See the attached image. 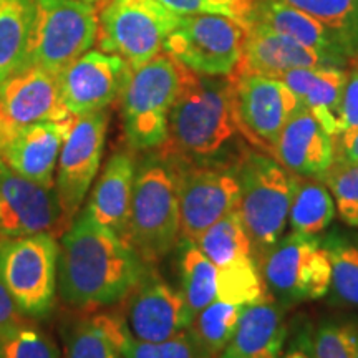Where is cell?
I'll return each instance as SVG.
<instances>
[{
  "mask_svg": "<svg viewBox=\"0 0 358 358\" xmlns=\"http://www.w3.org/2000/svg\"><path fill=\"white\" fill-rule=\"evenodd\" d=\"M231 78L237 128L249 145L274 158L277 140L302 108L301 100L279 78L254 73H234Z\"/></svg>",
  "mask_w": 358,
  "mask_h": 358,
  "instance_id": "obj_11",
  "label": "cell"
},
{
  "mask_svg": "<svg viewBox=\"0 0 358 358\" xmlns=\"http://www.w3.org/2000/svg\"><path fill=\"white\" fill-rule=\"evenodd\" d=\"M313 358H358V329L345 322L325 320L310 335Z\"/></svg>",
  "mask_w": 358,
  "mask_h": 358,
  "instance_id": "obj_36",
  "label": "cell"
},
{
  "mask_svg": "<svg viewBox=\"0 0 358 358\" xmlns=\"http://www.w3.org/2000/svg\"><path fill=\"white\" fill-rule=\"evenodd\" d=\"M35 0H0V82L29 62Z\"/></svg>",
  "mask_w": 358,
  "mask_h": 358,
  "instance_id": "obj_25",
  "label": "cell"
},
{
  "mask_svg": "<svg viewBox=\"0 0 358 358\" xmlns=\"http://www.w3.org/2000/svg\"><path fill=\"white\" fill-rule=\"evenodd\" d=\"M159 2L179 17L194 15V13H214L206 0H159Z\"/></svg>",
  "mask_w": 358,
  "mask_h": 358,
  "instance_id": "obj_41",
  "label": "cell"
},
{
  "mask_svg": "<svg viewBox=\"0 0 358 358\" xmlns=\"http://www.w3.org/2000/svg\"><path fill=\"white\" fill-rule=\"evenodd\" d=\"M236 174L239 181L237 211L252 244L254 257L261 262L287 226L297 176L257 150H244L236 161Z\"/></svg>",
  "mask_w": 358,
  "mask_h": 358,
  "instance_id": "obj_4",
  "label": "cell"
},
{
  "mask_svg": "<svg viewBox=\"0 0 358 358\" xmlns=\"http://www.w3.org/2000/svg\"><path fill=\"white\" fill-rule=\"evenodd\" d=\"M254 20L264 22L277 32L287 35L302 47L320 53L332 60L337 66L345 69L350 62V53L335 35L320 22L297 8L285 6L277 0H259Z\"/></svg>",
  "mask_w": 358,
  "mask_h": 358,
  "instance_id": "obj_24",
  "label": "cell"
},
{
  "mask_svg": "<svg viewBox=\"0 0 358 358\" xmlns=\"http://www.w3.org/2000/svg\"><path fill=\"white\" fill-rule=\"evenodd\" d=\"M60 248L53 234L0 239V282L24 317L42 319L55 306Z\"/></svg>",
  "mask_w": 358,
  "mask_h": 358,
  "instance_id": "obj_7",
  "label": "cell"
},
{
  "mask_svg": "<svg viewBox=\"0 0 358 358\" xmlns=\"http://www.w3.org/2000/svg\"><path fill=\"white\" fill-rule=\"evenodd\" d=\"M24 324V315L15 306L8 290L0 282V337L6 340Z\"/></svg>",
  "mask_w": 358,
  "mask_h": 358,
  "instance_id": "obj_40",
  "label": "cell"
},
{
  "mask_svg": "<svg viewBox=\"0 0 358 358\" xmlns=\"http://www.w3.org/2000/svg\"><path fill=\"white\" fill-rule=\"evenodd\" d=\"M282 80L332 136L342 134L340 106L347 82V66H310L282 73Z\"/></svg>",
  "mask_w": 358,
  "mask_h": 358,
  "instance_id": "obj_23",
  "label": "cell"
},
{
  "mask_svg": "<svg viewBox=\"0 0 358 358\" xmlns=\"http://www.w3.org/2000/svg\"><path fill=\"white\" fill-rule=\"evenodd\" d=\"M274 158L294 176L320 179L337 159V143L302 106L282 129Z\"/></svg>",
  "mask_w": 358,
  "mask_h": 358,
  "instance_id": "obj_18",
  "label": "cell"
},
{
  "mask_svg": "<svg viewBox=\"0 0 358 358\" xmlns=\"http://www.w3.org/2000/svg\"><path fill=\"white\" fill-rule=\"evenodd\" d=\"M244 310L245 307L243 306H234V303L216 299L199 313H196L191 330L199 338V342L208 348L209 353L217 358L219 353L234 337Z\"/></svg>",
  "mask_w": 358,
  "mask_h": 358,
  "instance_id": "obj_33",
  "label": "cell"
},
{
  "mask_svg": "<svg viewBox=\"0 0 358 358\" xmlns=\"http://www.w3.org/2000/svg\"><path fill=\"white\" fill-rule=\"evenodd\" d=\"M245 29L221 13L179 17L163 52L185 69L206 77H231L243 58Z\"/></svg>",
  "mask_w": 358,
  "mask_h": 358,
  "instance_id": "obj_9",
  "label": "cell"
},
{
  "mask_svg": "<svg viewBox=\"0 0 358 358\" xmlns=\"http://www.w3.org/2000/svg\"><path fill=\"white\" fill-rule=\"evenodd\" d=\"M194 243L216 267L226 266L234 259L254 256L252 244L237 209L208 227Z\"/></svg>",
  "mask_w": 358,
  "mask_h": 358,
  "instance_id": "obj_32",
  "label": "cell"
},
{
  "mask_svg": "<svg viewBox=\"0 0 358 358\" xmlns=\"http://www.w3.org/2000/svg\"><path fill=\"white\" fill-rule=\"evenodd\" d=\"M337 158L358 161V129L352 133L340 134L337 145Z\"/></svg>",
  "mask_w": 358,
  "mask_h": 358,
  "instance_id": "obj_42",
  "label": "cell"
},
{
  "mask_svg": "<svg viewBox=\"0 0 358 358\" xmlns=\"http://www.w3.org/2000/svg\"><path fill=\"white\" fill-rule=\"evenodd\" d=\"M178 20L159 0H108L100 13L98 45L136 70L163 52Z\"/></svg>",
  "mask_w": 358,
  "mask_h": 358,
  "instance_id": "obj_10",
  "label": "cell"
},
{
  "mask_svg": "<svg viewBox=\"0 0 358 358\" xmlns=\"http://www.w3.org/2000/svg\"><path fill=\"white\" fill-rule=\"evenodd\" d=\"M342 134L358 129V57L350 58L347 65V82L340 106Z\"/></svg>",
  "mask_w": 358,
  "mask_h": 358,
  "instance_id": "obj_38",
  "label": "cell"
},
{
  "mask_svg": "<svg viewBox=\"0 0 358 358\" xmlns=\"http://www.w3.org/2000/svg\"><path fill=\"white\" fill-rule=\"evenodd\" d=\"M133 70L122 57L90 50L58 75V88L71 116L108 110L122 98Z\"/></svg>",
  "mask_w": 358,
  "mask_h": 358,
  "instance_id": "obj_17",
  "label": "cell"
},
{
  "mask_svg": "<svg viewBox=\"0 0 358 358\" xmlns=\"http://www.w3.org/2000/svg\"><path fill=\"white\" fill-rule=\"evenodd\" d=\"M244 140L232 106V78L206 77L181 65V82L168 120V143L161 150L182 163L229 166Z\"/></svg>",
  "mask_w": 358,
  "mask_h": 358,
  "instance_id": "obj_2",
  "label": "cell"
},
{
  "mask_svg": "<svg viewBox=\"0 0 358 358\" xmlns=\"http://www.w3.org/2000/svg\"><path fill=\"white\" fill-rule=\"evenodd\" d=\"M136 161L127 151H118L106 161L98 178L87 211L90 216L127 241Z\"/></svg>",
  "mask_w": 358,
  "mask_h": 358,
  "instance_id": "obj_22",
  "label": "cell"
},
{
  "mask_svg": "<svg viewBox=\"0 0 358 358\" xmlns=\"http://www.w3.org/2000/svg\"><path fill=\"white\" fill-rule=\"evenodd\" d=\"M335 201L325 182L315 178L302 179L297 176L292 204L289 211V224L292 232L306 236H319L335 217Z\"/></svg>",
  "mask_w": 358,
  "mask_h": 358,
  "instance_id": "obj_28",
  "label": "cell"
},
{
  "mask_svg": "<svg viewBox=\"0 0 358 358\" xmlns=\"http://www.w3.org/2000/svg\"><path fill=\"white\" fill-rule=\"evenodd\" d=\"M122 317L128 334L143 342H161L185 332L194 315L179 290L163 280L151 266L122 301Z\"/></svg>",
  "mask_w": 358,
  "mask_h": 358,
  "instance_id": "obj_14",
  "label": "cell"
},
{
  "mask_svg": "<svg viewBox=\"0 0 358 358\" xmlns=\"http://www.w3.org/2000/svg\"><path fill=\"white\" fill-rule=\"evenodd\" d=\"M118 347L122 358H214L199 342L191 327L161 342H143L133 338L124 327L118 338Z\"/></svg>",
  "mask_w": 358,
  "mask_h": 358,
  "instance_id": "obj_34",
  "label": "cell"
},
{
  "mask_svg": "<svg viewBox=\"0 0 358 358\" xmlns=\"http://www.w3.org/2000/svg\"><path fill=\"white\" fill-rule=\"evenodd\" d=\"M0 358H3V340L0 337Z\"/></svg>",
  "mask_w": 358,
  "mask_h": 358,
  "instance_id": "obj_44",
  "label": "cell"
},
{
  "mask_svg": "<svg viewBox=\"0 0 358 358\" xmlns=\"http://www.w3.org/2000/svg\"><path fill=\"white\" fill-rule=\"evenodd\" d=\"M320 22L358 57V0H277Z\"/></svg>",
  "mask_w": 358,
  "mask_h": 358,
  "instance_id": "obj_30",
  "label": "cell"
},
{
  "mask_svg": "<svg viewBox=\"0 0 358 358\" xmlns=\"http://www.w3.org/2000/svg\"><path fill=\"white\" fill-rule=\"evenodd\" d=\"M87 2H92V3H95V2H98V0H87Z\"/></svg>",
  "mask_w": 358,
  "mask_h": 358,
  "instance_id": "obj_45",
  "label": "cell"
},
{
  "mask_svg": "<svg viewBox=\"0 0 358 358\" xmlns=\"http://www.w3.org/2000/svg\"><path fill=\"white\" fill-rule=\"evenodd\" d=\"M123 330L122 317L115 313L80 320L66 335L65 358H122L118 338Z\"/></svg>",
  "mask_w": 358,
  "mask_h": 358,
  "instance_id": "obj_27",
  "label": "cell"
},
{
  "mask_svg": "<svg viewBox=\"0 0 358 358\" xmlns=\"http://www.w3.org/2000/svg\"><path fill=\"white\" fill-rule=\"evenodd\" d=\"M173 159L178 169L181 237L196 241L214 222L237 209L239 181L236 164L213 166Z\"/></svg>",
  "mask_w": 358,
  "mask_h": 358,
  "instance_id": "obj_13",
  "label": "cell"
},
{
  "mask_svg": "<svg viewBox=\"0 0 358 358\" xmlns=\"http://www.w3.org/2000/svg\"><path fill=\"white\" fill-rule=\"evenodd\" d=\"M108 122V110L73 116L62 145L55 189L64 209L66 227L78 216L88 189L100 171Z\"/></svg>",
  "mask_w": 358,
  "mask_h": 358,
  "instance_id": "obj_12",
  "label": "cell"
},
{
  "mask_svg": "<svg viewBox=\"0 0 358 358\" xmlns=\"http://www.w3.org/2000/svg\"><path fill=\"white\" fill-rule=\"evenodd\" d=\"M100 17L87 0H35L27 66L60 75L98 40Z\"/></svg>",
  "mask_w": 358,
  "mask_h": 358,
  "instance_id": "obj_6",
  "label": "cell"
},
{
  "mask_svg": "<svg viewBox=\"0 0 358 358\" xmlns=\"http://www.w3.org/2000/svg\"><path fill=\"white\" fill-rule=\"evenodd\" d=\"M320 179L332 191L342 221L358 229V161L337 158Z\"/></svg>",
  "mask_w": 358,
  "mask_h": 358,
  "instance_id": "obj_35",
  "label": "cell"
},
{
  "mask_svg": "<svg viewBox=\"0 0 358 358\" xmlns=\"http://www.w3.org/2000/svg\"><path fill=\"white\" fill-rule=\"evenodd\" d=\"M287 337L284 307L267 297L245 307L234 337L217 358H282Z\"/></svg>",
  "mask_w": 358,
  "mask_h": 358,
  "instance_id": "obj_21",
  "label": "cell"
},
{
  "mask_svg": "<svg viewBox=\"0 0 358 358\" xmlns=\"http://www.w3.org/2000/svg\"><path fill=\"white\" fill-rule=\"evenodd\" d=\"M73 118L30 124L0 146V163L43 186L55 185V168Z\"/></svg>",
  "mask_w": 358,
  "mask_h": 358,
  "instance_id": "obj_20",
  "label": "cell"
},
{
  "mask_svg": "<svg viewBox=\"0 0 358 358\" xmlns=\"http://www.w3.org/2000/svg\"><path fill=\"white\" fill-rule=\"evenodd\" d=\"M3 358H60V350L42 329L24 324L3 340Z\"/></svg>",
  "mask_w": 358,
  "mask_h": 358,
  "instance_id": "obj_37",
  "label": "cell"
},
{
  "mask_svg": "<svg viewBox=\"0 0 358 358\" xmlns=\"http://www.w3.org/2000/svg\"><path fill=\"white\" fill-rule=\"evenodd\" d=\"M214 13L231 17L244 29L254 22L259 0H206Z\"/></svg>",
  "mask_w": 358,
  "mask_h": 358,
  "instance_id": "obj_39",
  "label": "cell"
},
{
  "mask_svg": "<svg viewBox=\"0 0 358 358\" xmlns=\"http://www.w3.org/2000/svg\"><path fill=\"white\" fill-rule=\"evenodd\" d=\"M179 237L176 163L163 150L148 151L136 163L127 243L148 266H153L171 252Z\"/></svg>",
  "mask_w": 358,
  "mask_h": 358,
  "instance_id": "obj_3",
  "label": "cell"
},
{
  "mask_svg": "<svg viewBox=\"0 0 358 358\" xmlns=\"http://www.w3.org/2000/svg\"><path fill=\"white\" fill-rule=\"evenodd\" d=\"M217 299L243 307L267 299L261 266L256 257L244 256L217 267Z\"/></svg>",
  "mask_w": 358,
  "mask_h": 358,
  "instance_id": "obj_31",
  "label": "cell"
},
{
  "mask_svg": "<svg viewBox=\"0 0 358 358\" xmlns=\"http://www.w3.org/2000/svg\"><path fill=\"white\" fill-rule=\"evenodd\" d=\"M282 358H313L310 352V335H301L295 342L285 350Z\"/></svg>",
  "mask_w": 358,
  "mask_h": 358,
  "instance_id": "obj_43",
  "label": "cell"
},
{
  "mask_svg": "<svg viewBox=\"0 0 358 358\" xmlns=\"http://www.w3.org/2000/svg\"><path fill=\"white\" fill-rule=\"evenodd\" d=\"M73 118L65 110L58 75L29 65L0 82V146L30 124Z\"/></svg>",
  "mask_w": 358,
  "mask_h": 358,
  "instance_id": "obj_16",
  "label": "cell"
},
{
  "mask_svg": "<svg viewBox=\"0 0 358 358\" xmlns=\"http://www.w3.org/2000/svg\"><path fill=\"white\" fill-rule=\"evenodd\" d=\"M148 267L127 241L83 209L62 237L58 292L75 308L115 306L131 292Z\"/></svg>",
  "mask_w": 358,
  "mask_h": 358,
  "instance_id": "obj_1",
  "label": "cell"
},
{
  "mask_svg": "<svg viewBox=\"0 0 358 358\" xmlns=\"http://www.w3.org/2000/svg\"><path fill=\"white\" fill-rule=\"evenodd\" d=\"M66 222L55 186H43L0 163V239L53 234Z\"/></svg>",
  "mask_w": 358,
  "mask_h": 358,
  "instance_id": "obj_15",
  "label": "cell"
},
{
  "mask_svg": "<svg viewBox=\"0 0 358 358\" xmlns=\"http://www.w3.org/2000/svg\"><path fill=\"white\" fill-rule=\"evenodd\" d=\"M264 285L282 307L324 299L330 292L332 266L317 236L290 232L259 262Z\"/></svg>",
  "mask_w": 358,
  "mask_h": 358,
  "instance_id": "obj_8",
  "label": "cell"
},
{
  "mask_svg": "<svg viewBox=\"0 0 358 358\" xmlns=\"http://www.w3.org/2000/svg\"><path fill=\"white\" fill-rule=\"evenodd\" d=\"M310 66H337L320 53L302 47L264 22L254 20L245 29L243 58L236 73H254L279 78L285 71Z\"/></svg>",
  "mask_w": 358,
  "mask_h": 358,
  "instance_id": "obj_19",
  "label": "cell"
},
{
  "mask_svg": "<svg viewBox=\"0 0 358 358\" xmlns=\"http://www.w3.org/2000/svg\"><path fill=\"white\" fill-rule=\"evenodd\" d=\"M332 266L334 301L358 310V243L340 231L320 239Z\"/></svg>",
  "mask_w": 358,
  "mask_h": 358,
  "instance_id": "obj_29",
  "label": "cell"
},
{
  "mask_svg": "<svg viewBox=\"0 0 358 358\" xmlns=\"http://www.w3.org/2000/svg\"><path fill=\"white\" fill-rule=\"evenodd\" d=\"M179 82L181 65L164 52L133 70L120 98L123 134L129 150L148 153L166 145L169 111Z\"/></svg>",
  "mask_w": 358,
  "mask_h": 358,
  "instance_id": "obj_5",
  "label": "cell"
},
{
  "mask_svg": "<svg viewBox=\"0 0 358 358\" xmlns=\"http://www.w3.org/2000/svg\"><path fill=\"white\" fill-rule=\"evenodd\" d=\"M179 292L196 317L217 299V267L209 261L194 241L179 237L178 249Z\"/></svg>",
  "mask_w": 358,
  "mask_h": 358,
  "instance_id": "obj_26",
  "label": "cell"
}]
</instances>
